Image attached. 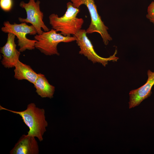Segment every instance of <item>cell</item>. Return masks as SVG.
Listing matches in <instances>:
<instances>
[{"mask_svg":"<svg viewBox=\"0 0 154 154\" xmlns=\"http://www.w3.org/2000/svg\"><path fill=\"white\" fill-rule=\"evenodd\" d=\"M0 110H4L18 114L29 128L27 136L37 137L40 141H43V136L46 131L48 123L45 119V110L36 107L34 103L28 105L27 109L22 111H16L0 106Z\"/></svg>","mask_w":154,"mask_h":154,"instance_id":"6da1fadb","label":"cell"},{"mask_svg":"<svg viewBox=\"0 0 154 154\" xmlns=\"http://www.w3.org/2000/svg\"><path fill=\"white\" fill-rule=\"evenodd\" d=\"M67 10L63 16L59 17L52 13L48 17L49 23L52 29L65 36L74 35L81 29L84 23L83 19L77 17L80 12L79 8L74 7L72 3H67Z\"/></svg>","mask_w":154,"mask_h":154,"instance_id":"7a4b0ae2","label":"cell"},{"mask_svg":"<svg viewBox=\"0 0 154 154\" xmlns=\"http://www.w3.org/2000/svg\"><path fill=\"white\" fill-rule=\"evenodd\" d=\"M36 40L35 47L41 53L46 55H60L57 46L61 42L68 43L76 41L74 36H65L53 29L48 31H44L40 34H36L34 36Z\"/></svg>","mask_w":154,"mask_h":154,"instance_id":"3957f363","label":"cell"},{"mask_svg":"<svg viewBox=\"0 0 154 154\" xmlns=\"http://www.w3.org/2000/svg\"><path fill=\"white\" fill-rule=\"evenodd\" d=\"M3 26L1 29V31L5 33H11L14 34L18 39L19 50L21 52L26 50H31L35 49V44L36 40H31L27 38L26 35H35L37 31L32 25H29L26 23H21L17 24L14 23H11L8 21H5Z\"/></svg>","mask_w":154,"mask_h":154,"instance_id":"277c9868","label":"cell"},{"mask_svg":"<svg viewBox=\"0 0 154 154\" xmlns=\"http://www.w3.org/2000/svg\"><path fill=\"white\" fill-rule=\"evenodd\" d=\"M75 7L79 8L82 5L86 6L89 11L91 18V22L88 27L86 30L88 34L94 32L99 33L101 35L105 45H107L112 38L108 33V28L104 24L101 17L98 13L97 6L94 0H79L73 3Z\"/></svg>","mask_w":154,"mask_h":154,"instance_id":"5b68a950","label":"cell"},{"mask_svg":"<svg viewBox=\"0 0 154 154\" xmlns=\"http://www.w3.org/2000/svg\"><path fill=\"white\" fill-rule=\"evenodd\" d=\"M86 30L81 29L73 36L76 38V41L79 47V54L83 55L93 63H99L105 66L109 61H117L118 58L116 56V50L114 54L107 58L102 57L96 52L92 42L87 36Z\"/></svg>","mask_w":154,"mask_h":154,"instance_id":"8992f818","label":"cell"},{"mask_svg":"<svg viewBox=\"0 0 154 154\" xmlns=\"http://www.w3.org/2000/svg\"><path fill=\"white\" fill-rule=\"evenodd\" d=\"M40 3L39 0L36 1L29 0L27 3L21 1L19 4L20 7L25 9L27 17L26 18L19 17V21L31 24L36 29L38 34H40L43 32L42 29L45 32L50 30L43 21L44 15L40 9Z\"/></svg>","mask_w":154,"mask_h":154,"instance_id":"52a82bcc","label":"cell"},{"mask_svg":"<svg viewBox=\"0 0 154 154\" xmlns=\"http://www.w3.org/2000/svg\"><path fill=\"white\" fill-rule=\"evenodd\" d=\"M15 36L12 33H8L6 42L0 48V52L3 56L1 63L6 68L14 67L19 60L21 52L16 48L17 45L15 42Z\"/></svg>","mask_w":154,"mask_h":154,"instance_id":"ba28073f","label":"cell"},{"mask_svg":"<svg viewBox=\"0 0 154 154\" xmlns=\"http://www.w3.org/2000/svg\"><path fill=\"white\" fill-rule=\"evenodd\" d=\"M147 75V80L144 85L130 92L129 102V108L138 106L143 100L150 96L151 89L154 85V72L148 70Z\"/></svg>","mask_w":154,"mask_h":154,"instance_id":"9c48e42d","label":"cell"},{"mask_svg":"<svg viewBox=\"0 0 154 154\" xmlns=\"http://www.w3.org/2000/svg\"><path fill=\"white\" fill-rule=\"evenodd\" d=\"M39 150L35 137L23 135L14 147L10 154H38Z\"/></svg>","mask_w":154,"mask_h":154,"instance_id":"30bf717a","label":"cell"},{"mask_svg":"<svg viewBox=\"0 0 154 154\" xmlns=\"http://www.w3.org/2000/svg\"><path fill=\"white\" fill-rule=\"evenodd\" d=\"M14 78L18 80H25L34 84L38 75L29 65L18 60L14 67Z\"/></svg>","mask_w":154,"mask_h":154,"instance_id":"8fae6325","label":"cell"},{"mask_svg":"<svg viewBox=\"0 0 154 154\" xmlns=\"http://www.w3.org/2000/svg\"><path fill=\"white\" fill-rule=\"evenodd\" d=\"M37 94L42 98L53 97L55 87L48 82L44 75L38 73V77L33 84Z\"/></svg>","mask_w":154,"mask_h":154,"instance_id":"7c38bea8","label":"cell"},{"mask_svg":"<svg viewBox=\"0 0 154 154\" xmlns=\"http://www.w3.org/2000/svg\"><path fill=\"white\" fill-rule=\"evenodd\" d=\"M12 0H0V7L1 9L5 12H9L12 7Z\"/></svg>","mask_w":154,"mask_h":154,"instance_id":"4fadbf2b","label":"cell"},{"mask_svg":"<svg viewBox=\"0 0 154 154\" xmlns=\"http://www.w3.org/2000/svg\"><path fill=\"white\" fill-rule=\"evenodd\" d=\"M147 18L154 25V0L149 5L147 10Z\"/></svg>","mask_w":154,"mask_h":154,"instance_id":"5bb4252c","label":"cell"},{"mask_svg":"<svg viewBox=\"0 0 154 154\" xmlns=\"http://www.w3.org/2000/svg\"><path fill=\"white\" fill-rule=\"evenodd\" d=\"M73 3H74L77 2L79 0H70Z\"/></svg>","mask_w":154,"mask_h":154,"instance_id":"9a60e30c","label":"cell"}]
</instances>
